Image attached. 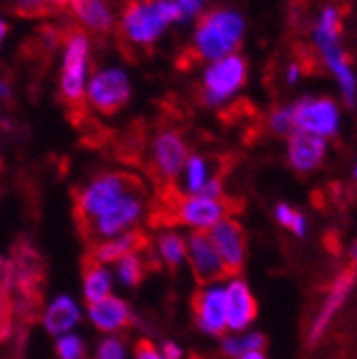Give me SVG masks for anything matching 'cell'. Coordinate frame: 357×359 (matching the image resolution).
Segmentation results:
<instances>
[{"instance_id": "5b68a950", "label": "cell", "mask_w": 357, "mask_h": 359, "mask_svg": "<svg viewBox=\"0 0 357 359\" xmlns=\"http://www.w3.org/2000/svg\"><path fill=\"white\" fill-rule=\"evenodd\" d=\"M342 34V13L338 7H325L315 28V45L319 50L321 60L334 73L340 83L344 103L353 107L357 103V77L353 73V65L349 54L340 45Z\"/></svg>"}, {"instance_id": "d4e9b609", "label": "cell", "mask_w": 357, "mask_h": 359, "mask_svg": "<svg viewBox=\"0 0 357 359\" xmlns=\"http://www.w3.org/2000/svg\"><path fill=\"white\" fill-rule=\"evenodd\" d=\"M263 348H265V336H261V334H248V336L222 340V353L234 359H238L240 355H244L248 351H263Z\"/></svg>"}, {"instance_id": "1f68e13d", "label": "cell", "mask_w": 357, "mask_h": 359, "mask_svg": "<svg viewBox=\"0 0 357 359\" xmlns=\"http://www.w3.org/2000/svg\"><path fill=\"white\" fill-rule=\"evenodd\" d=\"M133 355H135V359H165L163 353L148 338H142L135 342V346H133Z\"/></svg>"}, {"instance_id": "ba28073f", "label": "cell", "mask_w": 357, "mask_h": 359, "mask_svg": "<svg viewBox=\"0 0 357 359\" xmlns=\"http://www.w3.org/2000/svg\"><path fill=\"white\" fill-rule=\"evenodd\" d=\"M246 75H248V62L238 54L214 60L208 67L201 86L197 88L199 103L206 107L220 105L246 83Z\"/></svg>"}, {"instance_id": "8d00e7d4", "label": "cell", "mask_w": 357, "mask_h": 359, "mask_svg": "<svg viewBox=\"0 0 357 359\" xmlns=\"http://www.w3.org/2000/svg\"><path fill=\"white\" fill-rule=\"evenodd\" d=\"M238 359H267V357H265V353H263V351H248V353L240 355Z\"/></svg>"}, {"instance_id": "30bf717a", "label": "cell", "mask_w": 357, "mask_h": 359, "mask_svg": "<svg viewBox=\"0 0 357 359\" xmlns=\"http://www.w3.org/2000/svg\"><path fill=\"white\" fill-rule=\"evenodd\" d=\"M295 130H304L317 137H334L340 124L338 105L325 97H308L291 105Z\"/></svg>"}, {"instance_id": "4316f807", "label": "cell", "mask_w": 357, "mask_h": 359, "mask_svg": "<svg viewBox=\"0 0 357 359\" xmlns=\"http://www.w3.org/2000/svg\"><path fill=\"white\" fill-rule=\"evenodd\" d=\"M56 355H58V359H86V344L75 334L58 336V340H56Z\"/></svg>"}, {"instance_id": "d590c367", "label": "cell", "mask_w": 357, "mask_h": 359, "mask_svg": "<svg viewBox=\"0 0 357 359\" xmlns=\"http://www.w3.org/2000/svg\"><path fill=\"white\" fill-rule=\"evenodd\" d=\"M46 5H48L52 11H67V9H71L73 0H46Z\"/></svg>"}, {"instance_id": "4dcf8cb0", "label": "cell", "mask_w": 357, "mask_h": 359, "mask_svg": "<svg viewBox=\"0 0 357 359\" xmlns=\"http://www.w3.org/2000/svg\"><path fill=\"white\" fill-rule=\"evenodd\" d=\"M11 302L7 295V289L0 283V340H5L11 332Z\"/></svg>"}, {"instance_id": "44dd1931", "label": "cell", "mask_w": 357, "mask_h": 359, "mask_svg": "<svg viewBox=\"0 0 357 359\" xmlns=\"http://www.w3.org/2000/svg\"><path fill=\"white\" fill-rule=\"evenodd\" d=\"M154 267L159 269L161 263L150 255V248H148V250H142V252L126 255L120 261H116V274H118L122 285L133 289V287H140L144 283L146 274L152 272Z\"/></svg>"}, {"instance_id": "cb8c5ba5", "label": "cell", "mask_w": 357, "mask_h": 359, "mask_svg": "<svg viewBox=\"0 0 357 359\" xmlns=\"http://www.w3.org/2000/svg\"><path fill=\"white\" fill-rule=\"evenodd\" d=\"M159 259L169 269V272H177L180 265L187 261V238H182L175 231H163L156 238Z\"/></svg>"}, {"instance_id": "484cf974", "label": "cell", "mask_w": 357, "mask_h": 359, "mask_svg": "<svg viewBox=\"0 0 357 359\" xmlns=\"http://www.w3.org/2000/svg\"><path fill=\"white\" fill-rule=\"evenodd\" d=\"M7 11L18 15V18H26V20H39V18H48L54 11L46 5V0H9Z\"/></svg>"}, {"instance_id": "7a4b0ae2", "label": "cell", "mask_w": 357, "mask_h": 359, "mask_svg": "<svg viewBox=\"0 0 357 359\" xmlns=\"http://www.w3.org/2000/svg\"><path fill=\"white\" fill-rule=\"evenodd\" d=\"M244 39V18L227 7H216L206 11L195 26L193 43L177 58V67L189 71L206 60H220L231 56Z\"/></svg>"}, {"instance_id": "5bb4252c", "label": "cell", "mask_w": 357, "mask_h": 359, "mask_svg": "<svg viewBox=\"0 0 357 359\" xmlns=\"http://www.w3.org/2000/svg\"><path fill=\"white\" fill-rule=\"evenodd\" d=\"M193 321L208 336H225L227 317H225V289L222 287H201L191 302Z\"/></svg>"}, {"instance_id": "8fae6325", "label": "cell", "mask_w": 357, "mask_h": 359, "mask_svg": "<svg viewBox=\"0 0 357 359\" xmlns=\"http://www.w3.org/2000/svg\"><path fill=\"white\" fill-rule=\"evenodd\" d=\"M130 0H73L71 13L83 32L107 36L116 32V26Z\"/></svg>"}, {"instance_id": "52a82bcc", "label": "cell", "mask_w": 357, "mask_h": 359, "mask_svg": "<svg viewBox=\"0 0 357 359\" xmlns=\"http://www.w3.org/2000/svg\"><path fill=\"white\" fill-rule=\"evenodd\" d=\"M148 156L150 161L146 167H148V173L154 177V182L159 187H169V184H175V180L180 177L191 152L180 130L163 128L154 135Z\"/></svg>"}, {"instance_id": "9c48e42d", "label": "cell", "mask_w": 357, "mask_h": 359, "mask_svg": "<svg viewBox=\"0 0 357 359\" xmlns=\"http://www.w3.org/2000/svg\"><path fill=\"white\" fill-rule=\"evenodd\" d=\"M88 101L103 116H116L130 101V83L118 69L99 71L88 83Z\"/></svg>"}, {"instance_id": "2e32d148", "label": "cell", "mask_w": 357, "mask_h": 359, "mask_svg": "<svg viewBox=\"0 0 357 359\" xmlns=\"http://www.w3.org/2000/svg\"><path fill=\"white\" fill-rule=\"evenodd\" d=\"M88 317H90L93 325L99 332L105 334H116L120 330H126L135 321V314H133L130 306L114 295H107L105 299L95 304H88Z\"/></svg>"}, {"instance_id": "f35d334b", "label": "cell", "mask_w": 357, "mask_h": 359, "mask_svg": "<svg viewBox=\"0 0 357 359\" xmlns=\"http://www.w3.org/2000/svg\"><path fill=\"white\" fill-rule=\"evenodd\" d=\"M353 269H355V274H357V244L353 246V252H351V263H349Z\"/></svg>"}, {"instance_id": "7402d4cb", "label": "cell", "mask_w": 357, "mask_h": 359, "mask_svg": "<svg viewBox=\"0 0 357 359\" xmlns=\"http://www.w3.org/2000/svg\"><path fill=\"white\" fill-rule=\"evenodd\" d=\"M112 274L109 269L95 261L90 255H86L83 259V297L88 304H95L112 295Z\"/></svg>"}, {"instance_id": "4fadbf2b", "label": "cell", "mask_w": 357, "mask_h": 359, "mask_svg": "<svg viewBox=\"0 0 357 359\" xmlns=\"http://www.w3.org/2000/svg\"><path fill=\"white\" fill-rule=\"evenodd\" d=\"M187 261L191 263L195 280L201 287L216 285L227 276V269L222 265L208 231H193L187 238Z\"/></svg>"}, {"instance_id": "603a6c76", "label": "cell", "mask_w": 357, "mask_h": 359, "mask_svg": "<svg viewBox=\"0 0 357 359\" xmlns=\"http://www.w3.org/2000/svg\"><path fill=\"white\" fill-rule=\"evenodd\" d=\"M182 173H184V187H187V193H189V195H197V193L206 187V182H208L210 177L225 173V167L220 165V167L214 169L210 158H206V156H201V154H193V156L187 158Z\"/></svg>"}, {"instance_id": "6da1fadb", "label": "cell", "mask_w": 357, "mask_h": 359, "mask_svg": "<svg viewBox=\"0 0 357 359\" xmlns=\"http://www.w3.org/2000/svg\"><path fill=\"white\" fill-rule=\"evenodd\" d=\"M175 20L180 11L173 0H130L116 26L120 52L133 62L150 56L163 30Z\"/></svg>"}, {"instance_id": "74e56055", "label": "cell", "mask_w": 357, "mask_h": 359, "mask_svg": "<svg viewBox=\"0 0 357 359\" xmlns=\"http://www.w3.org/2000/svg\"><path fill=\"white\" fill-rule=\"evenodd\" d=\"M7 32H9V24L0 20V45H3V41H5V36H7Z\"/></svg>"}, {"instance_id": "ac0fdd59", "label": "cell", "mask_w": 357, "mask_h": 359, "mask_svg": "<svg viewBox=\"0 0 357 359\" xmlns=\"http://www.w3.org/2000/svg\"><path fill=\"white\" fill-rule=\"evenodd\" d=\"M148 248H150V238L142 229H130V231H126L122 236H116V238L93 244L88 255H90L95 261L105 265V263H116L126 255L142 252V250H148Z\"/></svg>"}, {"instance_id": "e575fe53", "label": "cell", "mask_w": 357, "mask_h": 359, "mask_svg": "<svg viewBox=\"0 0 357 359\" xmlns=\"http://www.w3.org/2000/svg\"><path fill=\"white\" fill-rule=\"evenodd\" d=\"M161 353H163L165 359H182V348L177 346L175 342H165Z\"/></svg>"}, {"instance_id": "7c38bea8", "label": "cell", "mask_w": 357, "mask_h": 359, "mask_svg": "<svg viewBox=\"0 0 357 359\" xmlns=\"http://www.w3.org/2000/svg\"><path fill=\"white\" fill-rule=\"evenodd\" d=\"M222 265L227 269V276H236L246 259V233L242 222H238L234 216H227L218 220L214 227L208 231Z\"/></svg>"}, {"instance_id": "ab89813d", "label": "cell", "mask_w": 357, "mask_h": 359, "mask_svg": "<svg viewBox=\"0 0 357 359\" xmlns=\"http://www.w3.org/2000/svg\"><path fill=\"white\" fill-rule=\"evenodd\" d=\"M355 180H357V167H355Z\"/></svg>"}, {"instance_id": "8992f818", "label": "cell", "mask_w": 357, "mask_h": 359, "mask_svg": "<svg viewBox=\"0 0 357 359\" xmlns=\"http://www.w3.org/2000/svg\"><path fill=\"white\" fill-rule=\"evenodd\" d=\"M146 210H148V197H146V189H142L120 199L112 210H107L93 222H88L79 231L90 244H97L135 229V224L144 218Z\"/></svg>"}, {"instance_id": "ffe728a7", "label": "cell", "mask_w": 357, "mask_h": 359, "mask_svg": "<svg viewBox=\"0 0 357 359\" xmlns=\"http://www.w3.org/2000/svg\"><path fill=\"white\" fill-rule=\"evenodd\" d=\"M79 319H81V312L77 304L71 297L60 295L50 304L46 314H43V325H46V330L52 336H65V334H71V330L79 323Z\"/></svg>"}, {"instance_id": "277c9868", "label": "cell", "mask_w": 357, "mask_h": 359, "mask_svg": "<svg viewBox=\"0 0 357 359\" xmlns=\"http://www.w3.org/2000/svg\"><path fill=\"white\" fill-rule=\"evenodd\" d=\"M142 189L144 182L140 180V175L126 171H103L90 177V182L77 189L73 195V216L77 220V227L83 229L88 222H93L95 218L112 210L120 199Z\"/></svg>"}, {"instance_id": "f1b7e54d", "label": "cell", "mask_w": 357, "mask_h": 359, "mask_svg": "<svg viewBox=\"0 0 357 359\" xmlns=\"http://www.w3.org/2000/svg\"><path fill=\"white\" fill-rule=\"evenodd\" d=\"M267 126H270V130L276 133V135H291V133L295 130L291 107H278V109L270 116V120H267Z\"/></svg>"}, {"instance_id": "f546056e", "label": "cell", "mask_w": 357, "mask_h": 359, "mask_svg": "<svg viewBox=\"0 0 357 359\" xmlns=\"http://www.w3.org/2000/svg\"><path fill=\"white\" fill-rule=\"evenodd\" d=\"M93 359H124V344L122 340L109 336L105 340H101V344L97 346V353Z\"/></svg>"}, {"instance_id": "3957f363", "label": "cell", "mask_w": 357, "mask_h": 359, "mask_svg": "<svg viewBox=\"0 0 357 359\" xmlns=\"http://www.w3.org/2000/svg\"><path fill=\"white\" fill-rule=\"evenodd\" d=\"M90 62V41L79 26H71L65 39V58L60 71V101L69 109L75 126L88 124L93 118L86 111V71Z\"/></svg>"}, {"instance_id": "e0dca14e", "label": "cell", "mask_w": 357, "mask_h": 359, "mask_svg": "<svg viewBox=\"0 0 357 359\" xmlns=\"http://www.w3.org/2000/svg\"><path fill=\"white\" fill-rule=\"evenodd\" d=\"M325 140L304 130H293L289 135V163L295 171L308 173L317 169L325 158Z\"/></svg>"}, {"instance_id": "d6986e66", "label": "cell", "mask_w": 357, "mask_h": 359, "mask_svg": "<svg viewBox=\"0 0 357 359\" xmlns=\"http://www.w3.org/2000/svg\"><path fill=\"white\" fill-rule=\"evenodd\" d=\"M355 278H357L355 269L349 265L344 272L334 280V285H332V289L328 293V299H325V304H323V308L319 312V317L315 319V323H312V327H310V336H308L310 342H317L323 336V332L328 330L330 321L334 319V314L340 310V306L349 297V293H351V289L355 285Z\"/></svg>"}, {"instance_id": "83f0119b", "label": "cell", "mask_w": 357, "mask_h": 359, "mask_svg": "<svg viewBox=\"0 0 357 359\" xmlns=\"http://www.w3.org/2000/svg\"><path fill=\"white\" fill-rule=\"evenodd\" d=\"M276 218H278V222L283 224V227H287L291 233H295V236H304L306 233V220H304V216L297 210H293L291 205L281 203L276 208Z\"/></svg>"}, {"instance_id": "836d02e7", "label": "cell", "mask_w": 357, "mask_h": 359, "mask_svg": "<svg viewBox=\"0 0 357 359\" xmlns=\"http://www.w3.org/2000/svg\"><path fill=\"white\" fill-rule=\"evenodd\" d=\"M11 81H9V77L0 71V101H5V103H9L11 101Z\"/></svg>"}, {"instance_id": "9a60e30c", "label": "cell", "mask_w": 357, "mask_h": 359, "mask_svg": "<svg viewBox=\"0 0 357 359\" xmlns=\"http://www.w3.org/2000/svg\"><path fill=\"white\" fill-rule=\"evenodd\" d=\"M227 330L242 332L257 319V302L244 280H231L225 287Z\"/></svg>"}, {"instance_id": "d6a6232c", "label": "cell", "mask_w": 357, "mask_h": 359, "mask_svg": "<svg viewBox=\"0 0 357 359\" xmlns=\"http://www.w3.org/2000/svg\"><path fill=\"white\" fill-rule=\"evenodd\" d=\"M173 3H175L177 11H180V20H187L201 11L206 0H173Z\"/></svg>"}]
</instances>
